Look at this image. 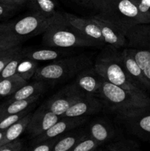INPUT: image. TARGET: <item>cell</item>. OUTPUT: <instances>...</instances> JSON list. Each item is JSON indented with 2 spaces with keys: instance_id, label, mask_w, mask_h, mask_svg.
Returning a JSON list of instances; mask_svg holds the SVG:
<instances>
[{
  "instance_id": "obj_13",
  "label": "cell",
  "mask_w": 150,
  "mask_h": 151,
  "mask_svg": "<svg viewBox=\"0 0 150 151\" xmlns=\"http://www.w3.org/2000/svg\"><path fill=\"white\" fill-rule=\"evenodd\" d=\"M121 60L130 78L144 91H150V81L146 78L138 63L134 58L128 48L119 51Z\"/></svg>"
},
{
  "instance_id": "obj_34",
  "label": "cell",
  "mask_w": 150,
  "mask_h": 151,
  "mask_svg": "<svg viewBox=\"0 0 150 151\" xmlns=\"http://www.w3.org/2000/svg\"><path fill=\"white\" fill-rule=\"evenodd\" d=\"M28 113H29V111H28V109H26V110L23 111L20 113L9 115V116H6L1 118V119H0V130L7 129L10 125L19 121V119H21L23 116L27 114Z\"/></svg>"
},
{
  "instance_id": "obj_24",
  "label": "cell",
  "mask_w": 150,
  "mask_h": 151,
  "mask_svg": "<svg viewBox=\"0 0 150 151\" xmlns=\"http://www.w3.org/2000/svg\"><path fill=\"white\" fill-rule=\"evenodd\" d=\"M85 135L86 134L84 131H76L75 133H71L70 131L66 133L63 137L59 139L53 147V151H68L71 150L72 147H74Z\"/></svg>"
},
{
  "instance_id": "obj_22",
  "label": "cell",
  "mask_w": 150,
  "mask_h": 151,
  "mask_svg": "<svg viewBox=\"0 0 150 151\" xmlns=\"http://www.w3.org/2000/svg\"><path fill=\"white\" fill-rule=\"evenodd\" d=\"M27 83V81L18 74L0 81V96H9Z\"/></svg>"
},
{
  "instance_id": "obj_36",
  "label": "cell",
  "mask_w": 150,
  "mask_h": 151,
  "mask_svg": "<svg viewBox=\"0 0 150 151\" xmlns=\"http://www.w3.org/2000/svg\"><path fill=\"white\" fill-rule=\"evenodd\" d=\"M21 46H18V47H14V48L11 49L7 54L4 55L0 57V72L3 70L6 65L14 58V56L21 50Z\"/></svg>"
},
{
  "instance_id": "obj_32",
  "label": "cell",
  "mask_w": 150,
  "mask_h": 151,
  "mask_svg": "<svg viewBox=\"0 0 150 151\" xmlns=\"http://www.w3.org/2000/svg\"><path fill=\"white\" fill-rule=\"evenodd\" d=\"M141 24H150V0H135Z\"/></svg>"
},
{
  "instance_id": "obj_1",
  "label": "cell",
  "mask_w": 150,
  "mask_h": 151,
  "mask_svg": "<svg viewBox=\"0 0 150 151\" xmlns=\"http://www.w3.org/2000/svg\"><path fill=\"white\" fill-rule=\"evenodd\" d=\"M94 67L105 81L121 87L138 97L150 100L147 93L138 86L126 72L118 50L105 47L97 56Z\"/></svg>"
},
{
  "instance_id": "obj_21",
  "label": "cell",
  "mask_w": 150,
  "mask_h": 151,
  "mask_svg": "<svg viewBox=\"0 0 150 151\" xmlns=\"http://www.w3.org/2000/svg\"><path fill=\"white\" fill-rule=\"evenodd\" d=\"M32 114L28 113L21 119L4 130V135L2 140L0 142V147L8 142L19 138L21 135V134H23L24 131H26V128H27L29 121H30Z\"/></svg>"
},
{
  "instance_id": "obj_6",
  "label": "cell",
  "mask_w": 150,
  "mask_h": 151,
  "mask_svg": "<svg viewBox=\"0 0 150 151\" xmlns=\"http://www.w3.org/2000/svg\"><path fill=\"white\" fill-rule=\"evenodd\" d=\"M53 18L54 16L47 18L33 12L17 20L1 24L0 34L12 35L24 41L44 33L51 23Z\"/></svg>"
},
{
  "instance_id": "obj_9",
  "label": "cell",
  "mask_w": 150,
  "mask_h": 151,
  "mask_svg": "<svg viewBox=\"0 0 150 151\" xmlns=\"http://www.w3.org/2000/svg\"><path fill=\"white\" fill-rule=\"evenodd\" d=\"M60 118L51 111L45 103H43L32 114L26 131L31 139L35 138L52 126Z\"/></svg>"
},
{
  "instance_id": "obj_10",
  "label": "cell",
  "mask_w": 150,
  "mask_h": 151,
  "mask_svg": "<svg viewBox=\"0 0 150 151\" xmlns=\"http://www.w3.org/2000/svg\"><path fill=\"white\" fill-rule=\"evenodd\" d=\"M85 122H86L85 116L61 117L49 129L38 135V137L32 138V141H31V145H35L40 142L47 139L54 138V137L66 134V133L70 131L71 130L82 125Z\"/></svg>"
},
{
  "instance_id": "obj_33",
  "label": "cell",
  "mask_w": 150,
  "mask_h": 151,
  "mask_svg": "<svg viewBox=\"0 0 150 151\" xmlns=\"http://www.w3.org/2000/svg\"><path fill=\"white\" fill-rule=\"evenodd\" d=\"M23 40L12 35L0 34V52L20 46Z\"/></svg>"
},
{
  "instance_id": "obj_29",
  "label": "cell",
  "mask_w": 150,
  "mask_h": 151,
  "mask_svg": "<svg viewBox=\"0 0 150 151\" xmlns=\"http://www.w3.org/2000/svg\"><path fill=\"white\" fill-rule=\"evenodd\" d=\"M100 145L101 144L99 142L87 134L74 147H72L71 151H91L96 150Z\"/></svg>"
},
{
  "instance_id": "obj_2",
  "label": "cell",
  "mask_w": 150,
  "mask_h": 151,
  "mask_svg": "<svg viewBox=\"0 0 150 151\" xmlns=\"http://www.w3.org/2000/svg\"><path fill=\"white\" fill-rule=\"evenodd\" d=\"M43 44L53 48L101 47L98 42L85 36L66 19L63 13H57L46 30L43 33Z\"/></svg>"
},
{
  "instance_id": "obj_35",
  "label": "cell",
  "mask_w": 150,
  "mask_h": 151,
  "mask_svg": "<svg viewBox=\"0 0 150 151\" xmlns=\"http://www.w3.org/2000/svg\"><path fill=\"white\" fill-rule=\"evenodd\" d=\"M23 146L22 140L17 138L1 146L0 151H21L23 150Z\"/></svg>"
},
{
  "instance_id": "obj_38",
  "label": "cell",
  "mask_w": 150,
  "mask_h": 151,
  "mask_svg": "<svg viewBox=\"0 0 150 151\" xmlns=\"http://www.w3.org/2000/svg\"><path fill=\"white\" fill-rule=\"evenodd\" d=\"M12 2H13L14 4H17L18 6H21L24 5V4H26L28 1V0H10Z\"/></svg>"
},
{
  "instance_id": "obj_28",
  "label": "cell",
  "mask_w": 150,
  "mask_h": 151,
  "mask_svg": "<svg viewBox=\"0 0 150 151\" xmlns=\"http://www.w3.org/2000/svg\"><path fill=\"white\" fill-rule=\"evenodd\" d=\"M22 51H23V48L14 56V58L6 65L5 67L0 72V81L16 75V72H17L18 66H19L21 60L24 58Z\"/></svg>"
},
{
  "instance_id": "obj_16",
  "label": "cell",
  "mask_w": 150,
  "mask_h": 151,
  "mask_svg": "<svg viewBox=\"0 0 150 151\" xmlns=\"http://www.w3.org/2000/svg\"><path fill=\"white\" fill-rule=\"evenodd\" d=\"M102 79L93 65L79 72L74 82L85 94L97 95Z\"/></svg>"
},
{
  "instance_id": "obj_8",
  "label": "cell",
  "mask_w": 150,
  "mask_h": 151,
  "mask_svg": "<svg viewBox=\"0 0 150 151\" xmlns=\"http://www.w3.org/2000/svg\"><path fill=\"white\" fill-rule=\"evenodd\" d=\"M85 94L76 83L73 82L63 87L44 103L51 111L61 117L62 115L76 100L83 97Z\"/></svg>"
},
{
  "instance_id": "obj_5",
  "label": "cell",
  "mask_w": 150,
  "mask_h": 151,
  "mask_svg": "<svg viewBox=\"0 0 150 151\" xmlns=\"http://www.w3.org/2000/svg\"><path fill=\"white\" fill-rule=\"evenodd\" d=\"M92 16L114 24L124 34L131 27L141 24L135 0H110L104 11Z\"/></svg>"
},
{
  "instance_id": "obj_15",
  "label": "cell",
  "mask_w": 150,
  "mask_h": 151,
  "mask_svg": "<svg viewBox=\"0 0 150 151\" xmlns=\"http://www.w3.org/2000/svg\"><path fill=\"white\" fill-rule=\"evenodd\" d=\"M63 13L65 17L66 18V19L74 27H75L79 31H81L85 36L98 42L100 44V46L106 47L99 27L92 20L91 18L85 19V18L78 17L75 15L71 14L69 13Z\"/></svg>"
},
{
  "instance_id": "obj_17",
  "label": "cell",
  "mask_w": 150,
  "mask_h": 151,
  "mask_svg": "<svg viewBox=\"0 0 150 151\" xmlns=\"http://www.w3.org/2000/svg\"><path fill=\"white\" fill-rule=\"evenodd\" d=\"M67 50L57 49H41V50H24L22 51L23 57L38 62L52 61L69 54Z\"/></svg>"
},
{
  "instance_id": "obj_3",
  "label": "cell",
  "mask_w": 150,
  "mask_h": 151,
  "mask_svg": "<svg viewBox=\"0 0 150 151\" xmlns=\"http://www.w3.org/2000/svg\"><path fill=\"white\" fill-rule=\"evenodd\" d=\"M93 65L91 58L85 54L61 58L38 67L32 80L54 85L75 78L79 72Z\"/></svg>"
},
{
  "instance_id": "obj_26",
  "label": "cell",
  "mask_w": 150,
  "mask_h": 151,
  "mask_svg": "<svg viewBox=\"0 0 150 151\" xmlns=\"http://www.w3.org/2000/svg\"><path fill=\"white\" fill-rule=\"evenodd\" d=\"M38 62L24 58L19 63L16 74L26 80V81L32 79L38 67Z\"/></svg>"
},
{
  "instance_id": "obj_25",
  "label": "cell",
  "mask_w": 150,
  "mask_h": 151,
  "mask_svg": "<svg viewBox=\"0 0 150 151\" xmlns=\"http://www.w3.org/2000/svg\"><path fill=\"white\" fill-rule=\"evenodd\" d=\"M128 50L144 71L146 78L150 81V50L128 48Z\"/></svg>"
},
{
  "instance_id": "obj_27",
  "label": "cell",
  "mask_w": 150,
  "mask_h": 151,
  "mask_svg": "<svg viewBox=\"0 0 150 151\" xmlns=\"http://www.w3.org/2000/svg\"><path fill=\"white\" fill-rule=\"evenodd\" d=\"M105 149L110 151H138L140 150V145L135 140L123 139L110 143Z\"/></svg>"
},
{
  "instance_id": "obj_20",
  "label": "cell",
  "mask_w": 150,
  "mask_h": 151,
  "mask_svg": "<svg viewBox=\"0 0 150 151\" xmlns=\"http://www.w3.org/2000/svg\"><path fill=\"white\" fill-rule=\"evenodd\" d=\"M41 96H35L30 98L25 99V100H9L7 103H4L0 106V119L9 115L15 114L20 113L23 111L26 110L30 106L33 105Z\"/></svg>"
},
{
  "instance_id": "obj_7",
  "label": "cell",
  "mask_w": 150,
  "mask_h": 151,
  "mask_svg": "<svg viewBox=\"0 0 150 151\" xmlns=\"http://www.w3.org/2000/svg\"><path fill=\"white\" fill-rule=\"evenodd\" d=\"M116 119L131 134L150 141V107L117 111Z\"/></svg>"
},
{
  "instance_id": "obj_30",
  "label": "cell",
  "mask_w": 150,
  "mask_h": 151,
  "mask_svg": "<svg viewBox=\"0 0 150 151\" xmlns=\"http://www.w3.org/2000/svg\"><path fill=\"white\" fill-rule=\"evenodd\" d=\"M79 5L92 9L99 13L104 11L110 0H71Z\"/></svg>"
},
{
  "instance_id": "obj_4",
  "label": "cell",
  "mask_w": 150,
  "mask_h": 151,
  "mask_svg": "<svg viewBox=\"0 0 150 151\" xmlns=\"http://www.w3.org/2000/svg\"><path fill=\"white\" fill-rule=\"evenodd\" d=\"M97 95L112 111L150 107V100L138 97L130 91L102 79Z\"/></svg>"
},
{
  "instance_id": "obj_41",
  "label": "cell",
  "mask_w": 150,
  "mask_h": 151,
  "mask_svg": "<svg viewBox=\"0 0 150 151\" xmlns=\"http://www.w3.org/2000/svg\"><path fill=\"white\" fill-rule=\"evenodd\" d=\"M12 49H13V48H12ZM10 50H11V49H10ZM10 50H7V51H4V52H0V57H1V56H2V55H4L7 54V53L8 52L10 51Z\"/></svg>"
},
{
  "instance_id": "obj_11",
  "label": "cell",
  "mask_w": 150,
  "mask_h": 151,
  "mask_svg": "<svg viewBox=\"0 0 150 151\" xmlns=\"http://www.w3.org/2000/svg\"><path fill=\"white\" fill-rule=\"evenodd\" d=\"M103 103L94 94H85L76 100L61 117H77L94 114L101 110Z\"/></svg>"
},
{
  "instance_id": "obj_42",
  "label": "cell",
  "mask_w": 150,
  "mask_h": 151,
  "mask_svg": "<svg viewBox=\"0 0 150 151\" xmlns=\"http://www.w3.org/2000/svg\"><path fill=\"white\" fill-rule=\"evenodd\" d=\"M0 106H1V104H0Z\"/></svg>"
},
{
  "instance_id": "obj_31",
  "label": "cell",
  "mask_w": 150,
  "mask_h": 151,
  "mask_svg": "<svg viewBox=\"0 0 150 151\" xmlns=\"http://www.w3.org/2000/svg\"><path fill=\"white\" fill-rule=\"evenodd\" d=\"M63 134L54 137V138L47 139L42 142L36 143L35 145H31L28 150L31 151H51L53 150V147L56 145V143L59 141L60 138L63 137Z\"/></svg>"
},
{
  "instance_id": "obj_14",
  "label": "cell",
  "mask_w": 150,
  "mask_h": 151,
  "mask_svg": "<svg viewBox=\"0 0 150 151\" xmlns=\"http://www.w3.org/2000/svg\"><path fill=\"white\" fill-rule=\"evenodd\" d=\"M128 48L150 50V24H138L125 33Z\"/></svg>"
},
{
  "instance_id": "obj_19",
  "label": "cell",
  "mask_w": 150,
  "mask_h": 151,
  "mask_svg": "<svg viewBox=\"0 0 150 151\" xmlns=\"http://www.w3.org/2000/svg\"><path fill=\"white\" fill-rule=\"evenodd\" d=\"M46 88V83L42 81L35 80V81L31 83H26V85L19 88L14 94H12L10 100H25L35 96H41V94L45 93Z\"/></svg>"
},
{
  "instance_id": "obj_37",
  "label": "cell",
  "mask_w": 150,
  "mask_h": 151,
  "mask_svg": "<svg viewBox=\"0 0 150 151\" xmlns=\"http://www.w3.org/2000/svg\"><path fill=\"white\" fill-rule=\"evenodd\" d=\"M19 6L16 4H0V20L11 16L17 10Z\"/></svg>"
},
{
  "instance_id": "obj_39",
  "label": "cell",
  "mask_w": 150,
  "mask_h": 151,
  "mask_svg": "<svg viewBox=\"0 0 150 151\" xmlns=\"http://www.w3.org/2000/svg\"><path fill=\"white\" fill-rule=\"evenodd\" d=\"M0 4H16L13 2H12L10 0H0ZM17 5V4H16Z\"/></svg>"
},
{
  "instance_id": "obj_12",
  "label": "cell",
  "mask_w": 150,
  "mask_h": 151,
  "mask_svg": "<svg viewBox=\"0 0 150 151\" xmlns=\"http://www.w3.org/2000/svg\"><path fill=\"white\" fill-rule=\"evenodd\" d=\"M91 18L99 27L106 47L119 50L126 46V36L120 28L108 21L97 19L93 16Z\"/></svg>"
},
{
  "instance_id": "obj_40",
  "label": "cell",
  "mask_w": 150,
  "mask_h": 151,
  "mask_svg": "<svg viewBox=\"0 0 150 151\" xmlns=\"http://www.w3.org/2000/svg\"><path fill=\"white\" fill-rule=\"evenodd\" d=\"M4 135V130H0V142L2 140Z\"/></svg>"
},
{
  "instance_id": "obj_23",
  "label": "cell",
  "mask_w": 150,
  "mask_h": 151,
  "mask_svg": "<svg viewBox=\"0 0 150 151\" xmlns=\"http://www.w3.org/2000/svg\"><path fill=\"white\" fill-rule=\"evenodd\" d=\"M27 2L33 12L40 13L45 17H53L58 13L56 10V0H28Z\"/></svg>"
},
{
  "instance_id": "obj_18",
  "label": "cell",
  "mask_w": 150,
  "mask_h": 151,
  "mask_svg": "<svg viewBox=\"0 0 150 151\" xmlns=\"http://www.w3.org/2000/svg\"><path fill=\"white\" fill-rule=\"evenodd\" d=\"M88 134L100 144L110 141L115 135L113 126L104 119H96L89 125Z\"/></svg>"
}]
</instances>
